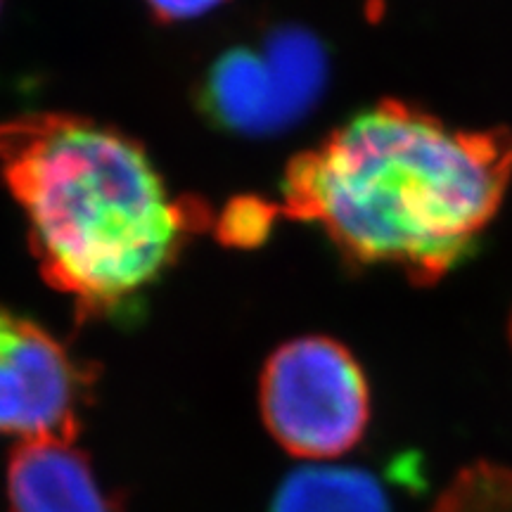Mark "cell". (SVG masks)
<instances>
[{
	"mask_svg": "<svg viewBox=\"0 0 512 512\" xmlns=\"http://www.w3.org/2000/svg\"><path fill=\"white\" fill-rule=\"evenodd\" d=\"M0 176L38 271L81 320L131 316L211 226L207 204L171 195L136 138L76 114L0 121Z\"/></svg>",
	"mask_w": 512,
	"mask_h": 512,
	"instance_id": "2",
	"label": "cell"
},
{
	"mask_svg": "<svg viewBox=\"0 0 512 512\" xmlns=\"http://www.w3.org/2000/svg\"><path fill=\"white\" fill-rule=\"evenodd\" d=\"M510 181V131H456L382 100L287 164L280 211L323 228L349 264L432 285L472 254Z\"/></svg>",
	"mask_w": 512,
	"mask_h": 512,
	"instance_id": "1",
	"label": "cell"
},
{
	"mask_svg": "<svg viewBox=\"0 0 512 512\" xmlns=\"http://www.w3.org/2000/svg\"><path fill=\"white\" fill-rule=\"evenodd\" d=\"M3 3H5V0H0V10H3Z\"/></svg>",
	"mask_w": 512,
	"mask_h": 512,
	"instance_id": "11",
	"label": "cell"
},
{
	"mask_svg": "<svg viewBox=\"0 0 512 512\" xmlns=\"http://www.w3.org/2000/svg\"><path fill=\"white\" fill-rule=\"evenodd\" d=\"M93 389L91 363L0 304V434L76 441Z\"/></svg>",
	"mask_w": 512,
	"mask_h": 512,
	"instance_id": "5",
	"label": "cell"
},
{
	"mask_svg": "<svg viewBox=\"0 0 512 512\" xmlns=\"http://www.w3.org/2000/svg\"><path fill=\"white\" fill-rule=\"evenodd\" d=\"M328 79L323 43L283 24L261 46H238L216 57L197 91V105L221 131L268 136L311 112Z\"/></svg>",
	"mask_w": 512,
	"mask_h": 512,
	"instance_id": "4",
	"label": "cell"
},
{
	"mask_svg": "<svg viewBox=\"0 0 512 512\" xmlns=\"http://www.w3.org/2000/svg\"><path fill=\"white\" fill-rule=\"evenodd\" d=\"M278 211L280 207L256 197H240L230 202V207L216 219V233L230 247H259L273 228Z\"/></svg>",
	"mask_w": 512,
	"mask_h": 512,
	"instance_id": "9",
	"label": "cell"
},
{
	"mask_svg": "<svg viewBox=\"0 0 512 512\" xmlns=\"http://www.w3.org/2000/svg\"><path fill=\"white\" fill-rule=\"evenodd\" d=\"M266 430L299 458H337L370 420V389L354 354L330 337H302L268 356L259 382Z\"/></svg>",
	"mask_w": 512,
	"mask_h": 512,
	"instance_id": "3",
	"label": "cell"
},
{
	"mask_svg": "<svg viewBox=\"0 0 512 512\" xmlns=\"http://www.w3.org/2000/svg\"><path fill=\"white\" fill-rule=\"evenodd\" d=\"M432 512H512V470L475 463L441 491Z\"/></svg>",
	"mask_w": 512,
	"mask_h": 512,
	"instance_id": "8",
	"label": "cell"
},
{
	"mask_svg": "<svg viewBox=\"0 0 512 512\" xmlns=\"http://www.w3.org/2000/svg\"><path fill=\"white\" fill-rule=\"evenodd\" d=\"M12 512H121L74 441H19L8 463Z\"/></svg>",
	"mask_w": 512,
	"mask_h": 512,
	"instance_id": "6",
	"label": "cell"
},
{
	"mask_svg": "<svg viewBox=\"0 0 512 512\" xmlns=\"http://www.w3.org/2000/svg\"><path fill=\"white\" fill-rule=\"evenodd\" d=\"M143 3L157 22L178 24L209 15L228 0H143Z\"/></svg>",
	"mask_w": 512,
	"mask_h": 512,
	"instance_id": "10",
	"label": "cell"
},
{
	"mask_svg": "<svg viewBox=\"0 0 512 512\" xmlns=\"http://www.w3.org/2000/svg\"><path fill=\"white\" fill-rule=\"evenodd\" d=\"M271 512H392L380 482L356 467H302L280 484Z\"/></svg>",
	"mask_w": 512,
	"mask_h": 512,
	"instance_id": "7",
	"label": "cell"
}]
</instances>
